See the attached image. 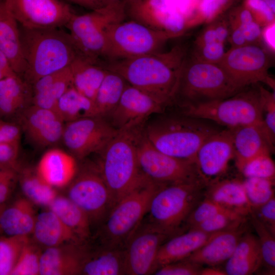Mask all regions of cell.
<instances>
[{
  "instance_id": "cell-1",
  "label": "cell",
  "mask_w": 275,
  "mask_h": 275,
  "mask_svg": "<svg viewBox=\"0 0 275 275\" xmlns=\"http://www.w3.org/2000/svg\"><path fill=\"white\" fill-rule=\"evenodd\" d=\"M185 57L182 47L177 46L166 52L108 61L104 66L166 107L174 100Z\"/></svg>"
},
{
  "instance_id": "cell-2",
  "label": "cell",
  "mask_w": 275,
  "mask_h": 275,
  "mask_svg": "<svg viewBox=\"0 0 275 275\" xmlns=\"http://www.w3.org/2000/svg\"><path fill=\"white\" fill-rule=\"evenodd\" d=\"M19 28L25 63L22 75L30 85L43 76L70 66L82 56L69 34L59 28Z\"/></svg>"
},
{
  "instance_id": "cell-3",
  "label": "cell",
  "mask_w": 275,
  "mask_h": 275,
  "mask_svg": "<svg viewBox=\"0 0 275 275\" xmlns=\"http://www.w3.org/2000/svg\"><path fill=\"white\" fill-rule=\"evenodd\" d=\"M143 130L149 141L162 152L196 162L200 146L220 129L209 121L182 113L158 116L150 120L144 124Z\"/></svg>"
},
{
  "instance_id": "cell-4",
  "label": "cell",
  "mask_w": 275,
  "mask_h": 275,
  "mask_svg": "<svg viewBox=\"0 0 275 275\" xmlns=\"http://www.w3.org/2000/svg\"><path fill=\"white\" fill-rule=\"evenodd\" d=\"M140 127L119 131L99 153L98 167L114 205L145 177L140 170L136 157V133Z\"/></svg>"
},
{
  "instance_id": "cell-5",
  "label": "cell",
  "mask_w": 275,
  "mask_h": 275,
  "mask_svg": "<svg viewBox=\"0 0 275 275\" xmlns=\"http://www.w3.org/2000/svg\"><path fill=\"white\" fill-rule=\"evenodd\" d=\"M243 89L217 64L186 56L181 66L174 100L179 98L184 106L225 99Z\"/></svg>"
},
{
  "instance_id": "cell-6",
  "label": "cell",
  "mask_w": 275,
  "mask_h": 275,
  "mask_svg": "<svg viewBox=\"0 0 275 275\" xmlns=\"http://www.w3.org/2000/svg\"><path fill=\"white\" fill-rule=\"evenodd\" d=\"M246 87L228 98L183 106L182 114L233 129L264 124L260 85Z\"/></svg>"
},
{
  "instance_id": "cell-7",
  "label": "cell",
  "mask_w": 275,
  "mask_h": 275,
  "mask_svg": "<svg viewBox=\"0 0 275 275\" xmlns=\"http://www.w3.org/2000/svg\"><path fill=\"white\" fill-rule=\"evenodd\" d=\"M162 184L146 177L112 207L102 223L101 244L124 248L146 215L150 201Z\"/></svg>"
},
{
  "instance_id": "cell-8",
  "label": "cell",
  "mask_w": 275,
  "mask_h": 275,
  "mask_svg": "<svg viewBox=\"0 0 275 275\" xmlns=\"http://www.w3.org/2000/svg\"><path fill=\"white\" fill-rule=\"evenodd\" d=\"M206 185L205 179L161 185L150 201L148 222L178 234L179 226L198 204Z\"/></svg>"
},
{
  "instance_id": "cell-9",
  "label": "cell",
  "mask_w": 275,
  "mask_h": 275,
  "mask_svg": "<svg viewBox=\"0 0 275 275\" xmlns=\"http://www.w3.org/2000/svg\"><path fill=\"white\" fill-rule=\"evenodd\" d=\"M182 34L155 29L135 20L117 22L107 28L105 58L113 61L161 52L168 40Z\"/></svg>"
},
{
  "instance_id": "cell-10",
  "label": "cell",
  "mask_w": 275,
  "mask_h": 275,
  "mask_svg": "<svg viewBox=\"0 0 275 275\" xmlns=\"http://www.w3.org/2000/svg\"><path fill=\"white\" fill-rule=\"evenodd\" d=\"M125 10V5L107 6L72 16L65 26L82 56L96 60L105 58L107 28L124 20Z\"/></svg>"
},
{
  "instance_id": "cell-11",
  "label": "cell",
  "mask_w": 275,
  "mask_h": 275,
  "mask_svg": "<svg viewBox=\"0 0 275 275\" xmlns=\"http://www.w3.org/2000/svg\"><path fill=\"white\" fill-rule=\"evenodd\" d=\"M143 126L136 131V152L139 167L144 176L160 184L205 179L195 162L173 157L156 148L145 135Z\"/></svg>"
},
{
  "instance_id": "cell-12",
  "label": "cell",
  "mask_w": 275,
  "mask_h": 275,
  "mask_svg": "<svg viewBox=\"0 0 275 275\" xmlns=\"http://www.w3.org/2000/svg\"><path fill=\"white\" fill-rule=\"evenodd\" d=\"M217 64L242 88L262 82L274 90V81L268 73L270 58L260 44L231 47Z\"/></svg>"
},
{
  "instance_id": "cell-13",
  "label": "cell",
  "mask_w": 275,
  "mask_h": 275,
  "mask_svg": "<svg viewBox=\"0 0 275 275\" xmlns=\"http://www.w3.org/2000/svg\"><path fill=\"white\" fill-rule=\"evenodd\" d=\"M68 186L67 197L87 214L91 224L102 223L114 204L98 166L77 169Z\"/></svg>"
},
{
  "instance_id": "cell-14",
  "label": "cell",
  "mask_w": 275,
  "mask_h": 275,
  "mask_svg": "<svg viewBox=\"0 0 275 275\" xmlns=\"http://www.w3.org/2000/svg\"><path fill=\"white\" fill-rule=\"evenodd\" d=\"M118 132L105 118L91 116L65 123L62 141L69 153L80 160L99 153Z\"/></svg>"
},
{
  "instance_id": "cell-15",
  "label": "cell",
  "mask_w": 275,
  "mask_h": 275,
  "mask_svg": "<svg viewBox=\"0 0 275 275\" xmlns=\"http://www.w3.org/2000/svg\"><path fill=\"white\" fill-rule=\"evenodd\" d=\"M176 234L148 222L144 224L142 222L123 248L126 274H153L161 245Z\"/></svg>"
},
{
  "instance_id": "cell-16",
  "label": "cell",
  "mask_w": 275,
  "mask_h": 275,
  "mask_svg": "<svg viewBox=\"0 0 275 275\" xmlns=\"http://www.w3.org/2000/svg\"><path fill=\"white\" fill-rule=\"evenodd\" d=\"M18 25L28 29L60 28L74 14L62 0H3Z\"/></svg>"
},
{
  "instance_id": "cell-17",
  "label": "cell",
  "mask_w": 275,
  "mask_h": 275,
  "mask_svg": "<svg viewBox=\"0 0 275 275\" xmlns=\"http://www.w3.org/2000/svg\"><path fill=\"white\" fill-rule=\"evenodd\" d=\"M164 107L148 94L127 84L116 107L104 118L117 130L124 131L142 126Z\"/></svg>"
},
{
  "instance_id": "cell-18",
  "label": "cell",
  "mask_w": 275,
  "mask_h": 275,
  "mask_svg": "<svg viewBox=\"0 0 275 275\" xmlns=\"http://www.w3.org/2000/svg\"><path fill=\"white\" fill-rule=\"evenodd\" d=\"M16 122L35 146L46 147L62 140L65 122L54 110L32 104L21 114Z\"/></svg>"
},
{
  "instance_id": "cell-19",
  "label": "cell",
  "mask_w": 275,
  "mask_h": 275,
  "mask_svg": "<svg viewBox=\"0 0 275 275\" xmlns=\"http://www.w3.org/2000/svg\"><path fill=\"white\" fill-rule=\"evenodd\" d=\"M234 157L232 131L226 128L214 133L202 144L196 162L200 174L207 180L224 172Z\"/></svg>"
},
{
  "instance_id": "cell-20",
  "label": "cell",
  "mask_w": 275,
  "mask_h": 275,
  "mask_svg": "<svg viewBox=\"0 0 275 275\" xmlns=\"http://www.w3.org/2000/svg\"><path fill=\"white\" fill-rule=\"evenodd\" d=\"M236 167L241 171L249 161L274 150V142L264 124L251 125L231 129Z\"/></svg>"
},
{
  "instance_id": "cell-21",
  "label": "cell",
  "mask_w": 275,
  "mask_h": 275,
  "mask_svg": "<svg viewBox=\"0 0 275 275\" xmlns=\"http://www.w3.org/2000/svg\"><path fill=\"white\" fill-rule=\"evenodd\" d=\"M79 244L68 243L46 248L41 256L40 274H81L85 251Z\"/></svg>"
},
{
  "instance_id": "cell-22",
  "label": "cell",
  "mask_w": 275,
  "mask_h": 275,
  "mask_svg": "<svg viewBox=\"0 0 275 275\" xmlns=\"http://www.w3.org/2000/svg\"><path fill=\"white\" fill-rule=\"evenodd\" d=\"M77 170L75 158L71 154L57 148L45 152L36 168L40 177L55 188L68 186Z\"/></svg>"
},
{
  "instance_id": "cell-23",
  "label": "cell",
  "mask_w": 275,
  "mask_h": 275,
  "mask_svg": "<svg viewBox=\"0 0 275 275\" xmlns=\"http://www.w3.org/2000/svg\"><path fill=\"white\" fill-rule=\"evenodd\" d=\"M32 97L31 85L18 75L3 78L0 80V118L16 122L32 104Z\"/></svg>"
},
{
  "instance_id": "cell-24",
  "label": "cell",
  "mask_w": 275,
  "mask_h": 275,
  "mask_svg": "<svg viewBox=\"0 0 275 275\" xmlns=\"http://www.w3.org/2000/svg\"><path fill=\"white\" fill-rule=\"evenodd\" d=\"M242 235L238 228L216 232L184 260L201 266H216L228 260Z\"/></svg>"
},
{
  "instance_id": "cell-25",
  "label": "cell",
  "mask_w": 275,
  "mask_h": 275,
  "mask_svg": "<svg viewBox=\"0 0 275 275\" xmlns=\"http://www.w3.org/2000/svg\"><path fill=\"white\" fill-rule=\"evenodd\" d=\"M215 233L189 229L186 233L172 236L159 249L156 270L165 265L184 260L206 243Z\"/></svg>"
},
{
  "instance_id": "cell-26",
  "label": "cell",
  "mask_w": 275,
  "mask_h": 275,
  "mask_svg": "<svg viewBox=\"0 0 275 275\" xmlns=\"http://www.w3.org/2000/svg\"><path fill=\"white\" fill-rule=\"evenodd\" d=\"M37 215L34 204L20 198L0 210V232L7 236H29L32 234Z\"/></svg>"
},
{
  "instance_id": "cell-27",
  "label": "cell",
  "mask_w": 275,
  "mask_h": 275,
  "mask_svg": "<svg viewBox=\"0 0 275 275\" xmlns=\"http://www.w3.org/2000/svg\"><path fill=\"white\" fill-rule=\"evenodd\" d=\"M71 86L70 66L43 76L31 85L33 93L32 104L56 111L59 99Z\"/></svg>"
},
{
  "instance_id": "cell-28",
  "label": "cell",
  "mask_w": 275,
  "mask_h": 275,
  "mask_svg": "<svg viewBox=\"0 0 275 275\" xmlns=\"http://www.w3.org/2000/svg\"><path fill=\"white\" fill-rule=\"evenodd\" d=\"M32 234L38 244L46 248L81 241L73 232L49 209L37 215Z\"/></svg>"
},
{
  "instance_id": "cell-29",
  "label": "cell",
  "mask_w": 275,
  "mask_h": 275,
  "mask_svg": "<svg viewBox=\"0 0 275 275\" xmlns=\"http://www.w3.org/2000/svg\"><path fill=\"white\" fill-rule=\"evenodd\" d=\"M0 49L8 57L14 72L22 75L25 70L19 25L0 0Z\"/></svg>"
},
{
  "instance_id": "cell-30",
  "label": "cell",
  "mask_w": 275,
  "mask_h": 275,
  "mask_svg": "<svg viewBox=\"0 0 275 275\" xmlns=\"http://www.w3.org/2000/svg\"><path fill=\"white\" fill-rule=\"evenodd\" d=\"M85 251L81 264V274H126L124 249L101 244L92 252Z\"/></svg>"
},
{
  "instance_id": "cell-31",
  "label": "cell",
  "mask_w": 275,
  "mask_h": 275,
  "mask_svg": "<svg viewBox=\"0 0 275 275\" xmlns=\"http://www.w3.org/2000/svg\"><path fill=\"white\" fill-rule=\"evenodd\" d=\"M227 275H249L262 264L258 237L251 233L242 235L233 253L226 262Z\"/></svg>"
},
{
  "instance_id": "cell-32",
  "label": "cell",
  "mask_w": 275,
  "mask_h": 275,
  "mask_svg": "<svg viewBox=\"0 0 275 275\" xmlns=\"http://www.w3.org/2000/svg\"><path fill=\"white\" fill-rule=\"evenodd\" d=\"M72 86L94 101L108 70L99 60L78 57L70 66Z\"/></svg>"
},
{
  "instance_id": "cell-33",
  "label": "cell",
  "mask_w": 275,
  "mask_h": 275,
  "mask_svg": "<svg viewBox=\"0 0 275 275\" xmlns=\"http://www.w3.org/2000/svg\"><path fill=\"white\" fill-rule=\"evenodd\" d=\"M206 195V197L224 207L245 215L252 212L243 183L239 180L227 179L215 182L210 185Z\"/></svg>"
},
{
  "instance_id": "cell-34",
  "label": "cell",
  "mask_w": 275,
  "mask_h": 275,
  "mask_svg": "<svg viewBox=\"0 0 275 275\" xmlns=\"http://www.w3.org/2000/svg\"><path fill=\"white\" fill-rule=\"evenodd\" d=\"M82 241L91 235L87 214L68 197L57 196L48 207Z\"/></svg>"
},
{
  "instance_id": "cell-35",
  "label": "cell",
  "mask_w": 275,
  "mask_h": 275,
  "mask_svg": "<svg viewBox=\"0 0 275 275\" xmlns=\"http://www.w3.org/2000/svg\"><path fill=\"white\" fill-rule=\"evenodd\" d=\"M56 111L65 123L83 118L99 116L94 101L72 86L59 99Z\"/></svg>"
},
{
  "instance_id": "cell-36",
  "label": "cell",
  "mask_w": 275,
  "mask_h": 275,
  "mask_svg": "<svg viewBox=\"0 0 275 275\" xmlns=\"http://www.w3.org/2000/svg\"><path fill=\"white\" fill-rule=\"evenodd\" d=\"M18 181L26 198L34 204L48 207L58 196L56 188L42 179L36 169L18 171Z\"/></svg>"
},
{
  "instance_id": "cell-37",
  "label": "cell",
  "mask_w": 275,
  "mask_h": 275,
  "mask_svg": "<svg viewBox=\"0 0 275 275\" xmlns=\"http://www.w3.org/2000/svg\"><path fill=\"white\" fill-rule=\"evenodd\" d=\"M127 83L119 74L108 70L94 102L99 115L105 117L118 104Z\"/></svg>"
},
{
  "instance_id": "cell-38",
  "label": "cell",
  "mask_w": 275,
  "mask_h": 275,
  "mask_svg": "<svg viewBox=\"0 0 275 275\" xmlns=\"http://www.w3.org/2000/svg\"><path fill=\"white\" fill-rule=\"evenodd\" d=\"M29 236L0 237V275H11Z\"/></svg>"
},
{
  "instance_id": "cell-39",
  "label": "cell",
  "mask_w": 275,
  "mask_h": 275,
  "mask_svg": "<svg viewBox=\"0 0 275 275\" xmlns=\"http://www.w3.org/2000/svg\"><path fill=\"white\" fill-rule=\"evenodd\" d=\"M246 215L226 208L201 224L189 228L208 233H214L238 228Z\"/></svg>"
},
{
  "instance_id": "cell-40",
  "label": "cell",
  "mask_w": 275,
  "mask_h": 275,
  "mask_svg": "<svg viewBox=\"0 0 275 275\" xmlns=\"http://www.w3.org/2000/svg\"><path fill=\"white\" fill-rule=\"evenodd\" d=\"M242 183L252 209L263 205L274 196V180L247 177Z\"/></svg>"
},
{
  "instance_id": "cell-41",
  "label": "cell",
  "mask_w": 275,
  "mask_h": 275,
  "mask_svg": "<svg viewBox=\"0 0 275 275\" xmlns=\"http://www.w3.org/2000/svg\"><path fill=\"white\" fill-rule=\"evenodd\" d=\"M42 252L38 245L29 238L20 252L11 275L40 274Z\"/></svg>"
},
{
  "instance_id": "cell-42",
  "label": "cell",
  "mask_w": 275,
  "mask_h": 275,
  "mask_svg": "<svg viewBox=\"0 0 275 275\" xmlns=\"http://www.w3.org/2000/svg\"><path fill=\"white\" fill-rule=\"evenodd\" d=\"M251 222L258 234L260 244L262 263L272 273L275 270V235L252 213Z\"/></svg>"
},
{
  "instance_id": "cell-43",
  "label": "cell",
  "mask_w": 275,
  "mask_h": 275,
  "mask_svg": "<svg viewBox=\"0 0 275 275\" xmlns=\"http://www.w3.org/2000/svg\"><path fill=\"white\" fill-rule=\"evenodd\" d=\"M241 172L245 178L256 177L274 180L275 165L270 154H263L246 163Z\"/></svg>"
},
{
  "instance_id": "cell-44",
  "label": "cell",
  "mask_w": 275,
  "mask_h": 275,
  "mask_svg": "<svg viewBox=\"0 0 275 275\" xmlns=\"http://www.w3.org/2000/svg\"><path fill=\"white\" fill-rule=\"evenodd\" d=\"M226 208L212 200L205 197L190 212L186 222L189 228H191L201 224Z\"/></svg>"
},
{
  "instance_id": "cell-45",
  "label": "cell",
  "mask_w": 275,
  "mask_h": 275,
  "mask_svg": "<svg viewBox=\"0 0 275 275\" xmlns=\"http://www.w3.org/2000/svg\"><path fill=\"white\" fill-rule=\"evenodd\" d=\"M240 0H200L198 11L204 19L212 21L228 10L237 5Z\"/></svg>"
},
{
  "instance_id": "cell-46",
  "label": "cell",
  "mask_w": 275,
  "mask_h": 275,
  "mask_svg": "<svg viewBox=\"0 0 275 275\" xmlns=\"http://www.w3.org/2000/svg\"><path fill=\"white\" fill-rule=\"evenodd\" d=\"M225 52L224 43L219 41L195 44L191 57L202 61L218 64Z\"/></svg>"
},
{
  "instance_id": "cell-47",
  "label": "cell",
  "mask_w": 275,
  "mask_h": 275,
  "mask_svg": "<svg viewBox=\"0 0 275 275\" xmlns=\"http://www.w3.org/2000/svg\"><path fill=\"white\" fill-rule=\"evenodd\" d=\"M261 26L274 22V12L264 0H242V3Z\"/></svg>"
},
{
  "instance_id": "cell-48",
  "label": "cell",
  "mask_w": 275,
  "mask_h": 275,
  "mask_svg": "<svg viewBox=\"0 0 275 275\" xmlns=\"http://www.w3.org/2000/svg\"><path fill=\"white\" fill-rule=\"evenodd\" d=\"M263 113L265 112L264 124L270 138L273 142L275 139V97L274 94L270 93L260 86Z\"/></svg>"
},
{
  "instance_id": "cell-49",
  "label": "cell",
  "mask_w": 275,
  "mask_h": 275,
  "mask_svg": "<svg viewBox=\"0 0 275 275\" xmlns=\"http://www.w3.org/2000/svg\"><path fill=\"white\" fill-rule=\"evenodd\" d=\"M202 266L183 260L162 266L155 270L156 275H199Z\"/></svg>"
},
{
  "instance_id": "cell-50",
  "label": "cell",
  "mask_w": 275,
  "mask_h": 275,
  "mask_svg": "<svg viewBox=\"0 0 275 275\" xmlns=\"http://www.w3.org/2000/svg\"><path fill=\"white\" fill-rule=\"evenodd\" d=\"M252 213L274 235H275L274 196L263 205L252 209Z\"/></svg>"
},
{
  "instance_id": "cell-51",
  "label": "cell",
  "mask_w": 275,
  "mask_h": 275,
  "mask_svg": "<svg viewBox=\"0 0 275 275\" xmlns=\"http://www.w3.org/2000/svg\"><path fill=\"white\" fill-rule=\"evenodd\" d=\"M17 170L0 168V205L6 202L18 181Z\"/></svg>"
},
{
  "instance_id": "cell-52",
  "label": "cell",
  "mask_w": 275,
  "mask_h": 275,
  "mask_svg": "<svg viewBox=\"0 0 275 275\" xmlns=\"http://www.w3.org/2000/svg\"><path fill=\"white\" fill-rule=\"evenodd\" d=\"M19 144L0 143V168L18 170Z\"/></svg>"
},
{
  "instance_id": "cell-53",
  "label": "cell",
  "mask_w": 275,
  "mask_h": 275,
  "mask_svg": "<svg viewBox=\"0 0 275 275\" xmlns=\"http://www.w3.org/2000/svg\"><path fill=\"white\" fill-rule=\"evenodd\" d=\"M21 131L17 123L0 118V143L19 144Z\"/></svg>"
},
{
  "instance_id": "cell-54",
  "label": "cell",
  "mask_w": 275,
  "mask_h": 275,
  "mask_svg": "<svg viewBox=\"0 0 275 275\" xmlns=\"http://www.w3.org/2000/svg\"><path fill=\"white\" fill-rule=\"evenodd\" d=\"M0 70L5 77L17 74L13 70L8 57L1 49Z\"/></svg>"
},
{
  "instance_id": "cell-55",
  "label": "cell",
  "mask_w": 275,
  "mask_h": 275,
  "mask_svg": "<svg viewBox=\"0 0 275 275\" xmlns=\"http://www.w3.org/2000/svg\"><path fill=\"white\" fill-rule=\"evenodd\" d=\"M262 31V38L268 46L272 49L274 48V22L269 24Z\"/></svg>"
},
{
  "instance_id": "cell-56",
  "label": "cell",
  "mask_w": 275,
  "mask_h": 275,
  "mask_svg": "<svg viewBox=\"0 0 275 275\" xmlns=\"http://www.w3.org/2000/svg\"><path fill=\"white\" fill-rule=\"evenodd\" d=\"M70 2L86 8L94 10L100 8L102 6L98 0H68Z\"/></svg>"
},
{
  "instance_id": "cell-57",
  "label": "cell",
  "mask_w": 275,
  "mask_h": 275,
  "mask_svg": "<svg viewBox=\"0 0 275 275\" xmlns=\"http://www.w3.org/2000/svg\"><path fill=\"white\" fill-rule=\"evenodd\" d=\"M199 275H227L224 270H222L216 266H209L206 268H202Z\"/></svg>"
},
{
  "instance_id": "cell-58",
  "label": "cell",
  "mask_w": 275,
  "mask_h": 275,
  "mask_svg": "<svg viewBox=\"0 0 275 275\" xmlns=\"http://www.w3.org/2000/svg\"><path fill=\"white\" fill-rule=\"evenodd\" d=\"M102 7L126 5L125 0H98Z\"/></svg>"
},
{
  "instance_id": "cell-59",
  "label": "cell",
  "mask_w": 275,
  "mask_h": 275,
  "mask_svg": "<svg viewBox=\"0 0 275 275\" xmlns=\"http://www.w3.org/2000/svg\"><path fill=\"white\" fill-rule=\"evenodd\" d=\"M140 0H125L126 7L133 4Z\"/></svg>"
},
{
  "instance_id": "cell-60",
  "label": "cell",
  "mask_w": 275,
  "mask_h": 275,
  "mask_svg": "<svg viewBox=\"0 0 275 275\" xmlns=\"http://www.w3.org/2000/svg\"><path fill=\"white\" fill-rule=\"evenodd\" d=\"M4 77H5V75H4L3 72L0 70V80H1L2 79H3Z\"/></svg>"
},
{
  "instance_id": "cell-61",
  "label": "cell",
  "mask_w": 275,
  "mask_h": 275,
  "mask_svg": "<svg viewBox=\"0 0 275 275\" xmlns=\"http://www.w3.org/2000/svg\"><path fill=\"white\" fill-rule=\"evenodd\" d=\"M1 208H2V205H0V210H1Z\"/></svg>"
}]
</instances>
